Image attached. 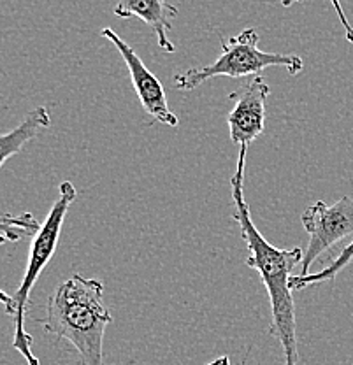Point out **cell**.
Here are the masks:
<instances>
[{"instance_id": "6da1fadb", "label": "cell", "mask_w": 353, "mask_h": 365, "mask_svg": "<svg viewBox=\"0 0 353 365\" xmlns=\"http://www.w3.org/2000/svg\"><path fill=\"white\" fill-rule=\"evenodd\" d=\"M248 146L239 148L235 173L230 178V193L234 202V220L248 246L246 265L259 272L271 300L272 323L269 332L280 341L285 353V365H297V319H295L294 292L290 288L292 272L302 262L301 248L282 250L272 246L253 223L250 205L245 199V169Z\"/></svg>"}, {"instance_id": "7a4b0ae2", "label": "cell", "mask_w": 353, "mask_h": 365, "mask_svg": "<svg viewBox=\"0 0 353 365\" xmlns=\"http://www.w3.org/2000/svg\"><path fill=\"white\" fill-rule=\"evenodd\" d=\"M113 322L104 304V284L74 274L48 299L46 314L39 323L78 351V365H106L104 336Z\"/></svg>"}, {"instance_id": "3957f363", "label": "cell", "mask_w": 353, "mask_h": 365, "mask_svg": "<svg viewBox=\"0 0 353 365\" xmlns=\"http://www.w3.org/2000/svg\"><path fill=\"white\" fill-rule=\"evenodd\" d=\"M78 197V190L71 181H63L58 188V197L53 202L51 209L48 212V218L41 225V230L34 235V241L30 245L29 262L21 279L20 287L16 288L13 295V302L7 307L6 313L9 314L14 323V336H13V348L20 353L29 365H41L39 359L32 351V336L25 329V313L29 306L30 294L39 279L41 272L49 264V260L55 255L56 246H58L60 234H62L63 222L69 212L72 202Z\"/></svg>"}, {"instance_id": "277c9868", "label": "cell", "mask_w": 353, "mask_h": 365, "mask_svg": "<svg viewBox=\"0 0 353 365\" xmlns=\"http://www.w3.org/2000/svg\"><path fill=\"white\" fill-rule=\"evenodd\" d=\"M269 67H285L288 74L297 76L305 68V60L299 55L265 53L259 48V34L255 29L242 30L237 36L222 41V53L215 62L200 68H188L174 78L181 91L195 90L211 78H246L260 74Z\"/></svg>"}, {"instance_id": "5b68a950", "label": "cell", "mask_w": 353, "mask_h": 365, "mask_svg": "<svg viewBox=\"0 0 353 365\" xmlns=\"http://www.w3.org/2000/svg\"><path fill=\"white\" fill-rule=\"evenodd\" d=\"M302 227L309 235V241L302 255L299 276H307L309 267L322 255L348 235H353V199L344 195L334 204L317 200L302 212Z\"/></svg>"}, {"instance_id": "8992f818", "label": "cell", "mask_w": 353, "mask_h": 365, "mask_svg": "<svg viewBox=\"0 0 353 365\" xmlns=\"http://www.w3.org/2000/svg\"><path fill=\"white\" fill-rule=\"evenodd\" d=\"M102 37L111 41L115 48L120 51L121 58H123L125 66L128 68V74H131L132 85H134L139 102H141L146 114H150L153 121H158V123L165 125V127H178L180 120H178L176 114L170 111L169 104H167L164 86L158 81L157 76L144 66L141 56L134 51V48L128 46V43H125L111 26H106L102 30Z\"/></svg>"}, {"instance_id": "52a82bcc", "label": "cell", "mask_w": 353, "mask_h": 365, "mask_svg": "<svg viewBox=\"0 0 353 365\" xmlns=\"http://www.w3.org/2000/svg\"><path fill=\"white\" fill-rule=\"evenodd\" d=\"M271 90L264 78L255 76L241 88L230 93V101L234 102L227 123H229L230 140L234 144L248 146L250 143L259 137L265 128V98Z\"/></svg>"}, {"instance_id": "ba28073f", "label": "cell", "mask_w": 353, "mask_h": 365, "mask_svg": "<svg viewBox=\"0 0 353 365\" xmlns=\"http://www.w3.org/2000/svg\"><path fill=\"white\" fill-rule=\"evenodd\" d=\"M115 14L118 18H139L150 29H153L157 43L164 51H176L167 37V32L170 30V20L178 16V9L167 0H118Z\"/></svg>"}, {"instance_id": "9c48e42d", "label": "cell", "mask_w": 353, "mask_h": 365, "mask_svg": "<svg viewBox=\"0 0 353 365\" xmlns=\"http://www.w3.org/2000/svg\"><path fill=\"white\" fill-rule=\"evenodd\" d=\"M49 125H51V118H49L48 109L44 106H39L26 114L25 120L18 127L6 134H0V169L7 160L20 153L30 140L46 130Z\"/></svg>"}, {"instance_id": "30bf717a", "label": "cell", "mask_w": 353, "mask_h": 365, "mask_svg": "<svg viewBox=\"0 0 353 365\" xmlns=\"http://www.w3.org/2000/svg\"><path fill=\"white\" fill-rule=\"evenodd\" d=\"M41 230V223L30 212L13 216L9 212H0V245L18 242L25 235H36Z\"/></svg>"}, {"instance_id": "8fae6325", "label": "cell", "mask_w": 353, "mask_h": 365, "mask_svg": "<svg viewBox=\"0 0 353 365\" xmlns=\"http://www.w3.org/2000/svg\"><path fill=\"white\" fill-rule=\"evenodd\" d=\"M353 260V241L347 246L339 255L336 257V260L332 264L324 267L318 272H309L307 276H292L290 279V288L292 292L302 290V288L313 287V284L325 283V281H332L344 267H348V264Z\"/></svg>"}, {"instance_id": "7c38bea8", "label": "cell", "mask_w": 353, "mask_h": 365, "mask_svg": "<svg viewBox=\"0 0 353 365\" xmlns=\"http://www.w3.org/2000/svg\"><path fill=\"white\" fill-rule=\"evenodd\" d=\"M330 4H332L334 9H336L337 16H339V21L343 23V29H344V36H347V41H348V43L353 44V26H352V23L348 21L347 14H344L343 6H341L339 0H330Z\"/></svg>"}, {"instance_id": "4fadbf2b", "label": "cell", "mask_w": 353, "mask_h": 365, "mask_svg": "<svg viewBox=\"0 0 353 365\" xmlns=\"http://www.w3.org/2000/svg\"><path fill=\"white\" fill-rule=\"evenodd\" d=\"M11 302H13V297H11L9 294H6L4 290H0V304H4V307H9Z\"/></svg>"}, {"instance_id": "5bb4252c", "label": "cell", "mask_w": 353, "mask_h": 365, "mask_svg": "<svg viewBox=\"0 0 353 365\" xmlns=\"http://www.w3.org/2000/svg\"><path fill=\"white\" fill-rule=\"evenodd\" d=\"M208 365H230V360L229 356H220V359L213 360V362H210Z\"/></svg>"}, {"instance_id": "9a60e30c", "label": "cell", "mask_w": 353, "mask_h": 365, "mask_svg": "<svg viewBox=\"0 0 353 365\" xmlns=\"http://www.w3.org/2000/svg\"><path fill=\"white\" fill-rule=\"evenodd\" d=\"M280 4H282L283 7H290V6H294V4H297V2H306V0H278Z\"/></svg>"}, {"instance_id": "2e32d148", "label": "cell", "mask_w": 353, "mask_h": 365, "mask_svg": "<svg viewBox=\"0 0 353 365\" xmlns=\"http://www.w3.org/2000/svg\"><path fill=\"white\" fill-rule=\"evenodd\" d=\"M241 365H246V360H245V362H242V364H241Z\"/></svg>"}]
</instances>
